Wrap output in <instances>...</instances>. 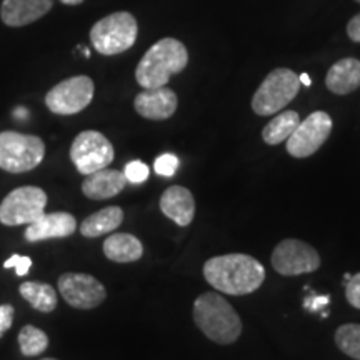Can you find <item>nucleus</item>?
<instances>
[{
	"label": "nucleus",
	"mask_w": 360,
	"mask_h": 360,
	"mask_svg": "<svg viewBox=\"0 0 360 360\" xmlns=\"http://www.w3.org/2000/svg\"><path fill=\"white\" fill-rule=\"evenodd\" d=\"M19 292L27 302L40 312H52L57 307V294L49 283L24 282L19 287Z\"/></svg>",
	"instance_id": "22"
},
{
	"label": "nucleus",
	"mask_w": 360,
	"mask_h": 360,
	"mask_svg": "<svg viewBox=\"0 0 360 360\" xmlns=\"http://www.w3.org/2000/svg\"><path fill=\"white\" fill-rule=\"evenodd\" d=\"M193 321L205 337L220 345H231L242 334L238 314L217 292H205L193 302Z\"/></svg>",
	"instance_id": "3"
},
{
	"label": "nucleus",
	"mask_w": 360,
	"mask_h": 360,
	"mask_svg": "<svg viewBox=\"0 0 360 360\" xmlns=\"http://www.w3.org/2000/svg\"><path fill=\"white\" fill-rule=\"evenodd\" d=\"M53 0H4L0 19L8 27H24L51 12Z\"/></svg>",
	"instance_id": "15"
},
{
	"label": "nucleus",
	"mask_w": 360,
	"mask_h": 360,
	"mask_svg": "<svg viewBox=\"0 0 360 360\" xmlns=\"http://www.w3.org/2000/svg\"><path fill=\"white\" fill-rule=\"evenodd\" d=\"M13 115H15L17 119H27V117H29V112H27L25 109H17L15 112H13Z\"/></svg>",
	"instance_id": "33"
},
{
	"label": "nucleus",
	"mask_w": 360,
	"mask_h": 360,
	"mask_svg": "<svg viewBox=\"0 0 360 360\" xmlns=\"http://www.w3.org/2000/svg\"><path fill=\"white\" fill-rule=\"evenodd\" d=\"M58 292L64 300L75 309H94L105 300V287L89 274L69 272L58 278Z\"/></svg>",
	"instance_id": "12"
},
{
	"label": "nucleus",
	"mask_w": 360,
	"mask_h": 360,
	"mask_svg": "<svg viewBox=\"0 0 360 360\" xmlns=\"http://www.w3.org/2000/svg\"><path fill=\"white\" fill-rule=\"evenodd\" d=\"M179 105L177 94L169 87L159 89H143V92L137 94L134 101V107L139 115L148 120H165L175 114Z\"/></svg>",
	"instance_id": "13"
},
{
	"label": "nucleus",
	"mask_w": 360,
	"mask_h": 360,
	"mask_svg": "<svg viewBox=\"0 0 360 360\" xmlns=\"http://www.w3.org/2000/svg\"><path fill=\"white\" fill-rule=\"evenodd\" d=\"M124 175L130 184H142L148 177V167L141 160H132L125 165Z\"/></svg>",
	"instance_id": "26"
},
{
	"label": "nucleus",
	"mask_w": 360,
	"mask_h": 360,
	"mask_svg": "<svg viewBox=\"0 0 360 360\" xmlns=\"http://www.w3.org/2000/svg\"><path fill=\"white\" fill-rule=\"evenodd\" d=\"M19 345L22 354L27 357H35V355L45 352V349L49 347V337L37 327L25 326L19 334Z\"/></svg>",
	"instance_id": "23"
},
{
	"label": "nucleus",
	"mask_w": 360,
	"mask_h": 360,
	"mask_svg": "<svg viewBox=\"0 0 360 360\" xmlns=\"http://www.w3.org/2000/svg\"><path fill=\"white\" fill-rule=\"evenodd\" d=\"M103 254L114 262L129 264L142 257L143 245L137 237L130 236V233H112L103 242Z\"/></svg>",
	"instance_id": "19"
},
{
	"label": "nucleus",
	"mask_w": 360,
	"mask_h": 360,
	"mask_svg": "<svg viewBox=\"0 0 360 360\" xmlns=\"http://www.w3.org/2000/svg\"><path fill=\"white\" fill-rule=\"evenodd\" d=\"M300 124V117L295 110H285L277 117H274L270 122L265 125L262 139L269 146H277L290 137L292 132Z\"/></svg>",
	"instance_id": "21"
},
{
	"label": "nucleus",
	"mask_w": 360,
	"mask_h": 360,
	"mask_svg": "<svg viewBox=\"0 0 360 360\" xmlns=\"http://www.w3.org/2000/svg\"><path fill=\"white\" fill-rule=\"evenodd\" d=\"M345 297L352 307L360 310V272L345 282Z\"/></svg>",
	"instance_id": "27"
},
{
	"label": "nucleus",
	"mask_w": 360,
	"mask_h": 360,
	"mask_svg": "<svg viewBox=\"0 0 360 360\" xmlns=\"http://www.w3.org/2000/svg\"><path fill=\"white\" fill-rule=\"evenodd\" d=\"M272 265L281 276H300L321 267V255L312 245L297 238H285L272 252Z\"/></svg>",
	"instance_id": "11"
},
{
	"label": "nucleus",
	"mask_w": 360,
	"mask_h": 360,
	"mask_svg": "<svg viewBox=\"0 0 360 360\" xmlns=\"http://www.w3.org/2000/svg\"><path fill=\"white\" fill-rule=\"evenodd\" d=\"M299 82L302 84V85H305V87H310V85H312V80H310V77H309L307 74L299 75Z\"/></svg>",
	"instance_id": "32"
},
{
	"label": "nucleus",
	"mask_w": 360,
	"mask_h": 360,
	"mask_svg": "<svg viewBox=\"0 0 360 360\" xmlns=\"http://www.w3.org/2000/svg\"><path fill=\"white\" fill-rule=\"evenodd\" d=\"M300 90L299 77L290 69L272 70L252 98V110L257 115L267 117L277 114L294 101Z\"/></svg>",
	"instance_id": "6"
},
{
	"label": "nucleus",
	"mask_w": 360,
	"mask_h": 360,
	"mask_svg": "<svg viewBox=\"0 0 360 360\" xmlns=\"http://www.w3.org/2000/svg\"><path fill=\"white\" fill-rule=\"evenodd\" d=\"M70 159L82 175L109 167L114 160V147L105 135L97 130L80 132L70 147Z\"/></svg>",
	"instance_id": "7"
},
{
	"label": "nucleus",
	"mask_w": 360,
	"mask_h": 360,
	"mask_svg": "<svg viewBox=\"0 0 360 360\" xmlns=\"http://www.w3.org/2000/svg\"><path fill=\"white\" fill-rule=\"evenodd\" d=\"M94 80L87 75L62 80L45 96L47 109L57 115H74L82 112L94 98Z\"/></svg>",
	"instance_id": "9"
},
{
	"label": "nucleus",
	"mask_w": 360,
	"mask_h": 360,
	"mask_svg": "<svg viewBox=\"0 0 360 360\" xmlns=\"http://www.w3.org/2000/svg\"><path fill=\"white\" fill-rule=\"evenodd\" d=\"M204 277L222 294L247 295L262 285L265 269L257 259L247 254H227L207 260Z\"/></svg>",
	"instance_id": "1"
},
{
	"label": "nucleus",
	"mask_w": 360,
	"mask_h": 360,
	"mask_svg": "<svg viewBox=\"0 0 360 360\" xmlns=\"http://www.w3.org/2000/svg\"><path fill=\"white\" fill-rule=\"evenodd\" d=\"M124 220V210L120 207L112 205L105 207V209L98 210V212L92 214L87 217L80 225V233L84 237L96 238L101 236H105L112 231H115L117 227H120Z\"/></svg>",
	"instance_id": "20"
},
{
	"label": "nucleus",
	"mask_w": 360,
	"mask_h": 360,
	"mask_svg": "<svg viewBox=\"0 0 360 360\" xmlns=\"http://www.w3.org/2000/svg\"><path fill=\"white\" fill-rule=\"evenodd\" d=\"M335 344L350 359L360 360V323H344L337 328Z\"/></svg>",
	"instance_id": "24"
},
{
	"label": "nucleus",
	"mask_w": 360,
	"mask_h": 360,
	"mask_svg": "<svg viewBox=\"0 0 360 360\" xmlns=\"http://www.w3.org/2000/svg\"><path fill=\"white\" fill-rule=\"evenodd\" d=\"M160 210L180 227H187L195 215V200L192 192L182 186L169 187L160 197Z\"/></svg>",
	"instance_id": "16"
},
{
	"label": "nucleus",
	"mask_w": 360,
	"mask_h": 360,
	"mask_svg": "<svg viewBox=\"0 0 360 360\" xmlns=\"http://www.w3.org/2000/svg\"><path fill=\"white\" fill-rule=\"evenodd\" d=\"M125 184H127V179H125L124 172L105 167L90 175H85L82 192L85 197L92 200H105L119 195L124 191Z\"/></svg>",
	"instance_id": "17"
},
{
	"label": "nucleus",
	"mask_w": 360,
	"mask_h": 360,
	"mask_svg": "<svg viewBox=\"0 0 360 360\" xmlns=\"http://www.w3.org/2000/svg\"><path fill=\"white\" fill-rule=\"evenodd\" d=\"M4 267L6 269L15 267L17 276L24 277L29 274V269L32 267V259L27 257V255H12L11 259H7L6 262H4Z\"/></svg>",
	"instance_id": "28"
},
{
	"label": "nucleus",
	"mask_w": 360,
	"mask_h": 360,
	"mask_svg": "<svg viewBox=\"0 0 360 360\" xmlns=\"http://www.w3.org/2000/svg\"><path fill=\"white\" fill-rule=\"evenodd\" d=\"M47 193L39 187H19L12 191L0 204V224L15 227L29 225L44 214Z\"/></svg>",
	"instance_id": "8"
},
{
	"label": "nucleus",
	"mask_w": 360,
	"mask_h": 360,
	"mask_svg": "<svg viewBox=\"0 0 360 360\" xmlns=\"http://www.w3.org/2000/svg\"><path fill=\"white\" fill-rule=\"evenodd\" d=\"M328 302H330V297L328 295H319L310 290V295L304 299V309L309 310V312H319V310L327 307Z\"/></svg>",
	"instance_id": "29"
},
{
	"label": "nucleus",
	"mask_w": 360,
	"mask_h": 360,
	"mask_svg": "<svg viewBox=\"0 0 360 360\" xmlns=\"http://www.w3.org/2000/svg\"><path fill=\"white\" fill-rule=\"evenodd\" d=\"M139 34L137 20L129 12H114L90 29V42L102 56H117L129 51Z\"/></svg>",
	"instance_id": "4"
},
{
	"label": "nucleus",
	"mask_w": 360,
	"mask_h": 360,
	"mask_svg": "<svg viewBox=\"0 0 360 360\" xmlns=\"http://www.w3.org/2000/svg\"><path fill=\"white\" fill-rule=\"evenodd\" d=\"M332 132V119L327 112L317 110L302 120L287 139V152L295 159L314 155Z\"/></svg>",
	"instance_id": "10"
},
{
	"label": "nucleus",
	"mask_w": 360,
	"mask_h": 360,
	"mask_svg": "<svg viewBox=\"0 0 360 360\" xmlns=\"http://www.w3.org/2000/svg\"><path fill=\"white\" fill-rule=\"evenodd\" d=\"M13 322V307L11 304H4L0 305V337H4V334L12 327Z\"/></svg>",
	"instance_id": "30"
},
{
	"label": "nucleus",
	"mask_w": 360,
	"mask_h": 360,
	"mask_svg": "<svg viewBox=\"0 0 360 360\" xmlns=\"http://www.w3.org/2000/svg\"><path fill=\"white\" fill-rule=\"evenodd\" d=\"M45 155V143L37 135L7 130L0 132V169L11 174L29 172Z\"/></svg>",
	"instance_id": "5"
},
{
	"label": "nucleus",
	"mask_w": 360,
	"mask_h": 360,
	"mask_svg": "<svg viewBox=\"0 0 360 360\" xmlns=\"http://www.w3.org/2000/svg\"><path fill=\"white\" fill-rule=\"evenodd\" d=\"M60 2L65 4V6H80L84 0H60Z\"/></svg>",
	"instance_id": "34"
},
{
	"label": "nucleus",
	"mask_w": 360,
	"mask_h": 360,
	"mask_svg": "<svg viewBox=\"0 0 360 360\" xmlns=\"http://www.w3.org/2000/svg\"><path fill=\"white\" fill-rule=\"evenodd\" d=\"M179 169V157L174 154H162L154 162L155 174L162 175V177H172Z\"/></svg>",
	"instance_id": "25"
},
{
	"label": "nucleus",
	"mask_w": 360,
	"mask_h": 360,
	"mask_svg": "<svg viewBox=\"0 0 360 360\" xmlns=\"http://www.w3.org/2000/svg\"><path fill=\"white\" fill-rule=\"evenodd\" d=\"M327 89L337 96H347L360 87V60L354 57L342 58L327 72Z\"/></svg>",
	"instance_id": "18"
},
{
	"label": "nucleus",
	"mask_w": 360,
	"mask_h": 360,
	"mask_svg": "<svg viewBox=\"0 0 360 360\" xmlns=\"http://www.w3.org/2000/svg\"><path fill=\"white\" fill-rule=\"evenodd\" d=\"M42 360H56V359H42Z\"/></svg>",
	"instance_id": "36"
},
{
	"label": "nucleus",
	"mask_w": 360,
	"mask_h": 360,
	"mask_svg": "<svg viewBox=\"0 0 360 360\" xmlns=\"http://www.w3.org/2000/svg\"><path fill=\"white\" fill-rule=\"evenodd\" d=\"M355 2H359V4H360V0H355Z\"/></svg>",
	"instance_id": "37"
},
{
	"label": "nucleus",
	"mask_w": 360,
	"mask_h": 360,
	"mask_svg": "<svg viewBox=\"0 0 360 360\" xmlns=\"http://www.w3.org/2000/svg\"><path fill=\"white\" fill-rule=\"evenodd\" d=\"M350 277H352V276H350V274H345V276H344V281H345V282H347Z\"/></svg>",
	"instance_id": "35"
},
{
	"label": "nucleus",
	"mask_w": 360,
	"mask_h": 360,
	"mask_svg": "<svg viewBox=\"0 0 360 360\" xmlns=\"http://www.w3.org/2000/svg\"><path fill=\"white\" fill-rule=\"evenodd\" d=\"M188 64V52L180 40L167 37L152 45L135 69V80L142 89L165 87L170 77Z\"/></svg>",
	"instance_id": "2"
},
{
	"label": "nucleus",
	"mask_w": 360,
	"mask_h": 360,
	"mask_svg": "<svg viewBox=\"0 0 360 360\" xmlns=\"http://www.w3.org/2000/svg\"><path fill=\"white\" fill-rule=\"evenodd\" d=\"M77 231V220L67 212L42 214L35 222L27 225L25 238L29 242L64 238Z\"/></svg>",
	"instance_id": "14"
},
{
	"label": "nucleus",
	"mask_w": 360,
	"mask_h": 360,
	"mask_svg": "<svg viewBox=\"0 0 360 360\" xmlns=\"http://www.w3.org/2000/svg\"><path fill=\"white\" fill-rule=\"evenodd\" d=\"M347 35L354 42H360V13L354 15L347 24Z\"/></svg>",
	"instance_id": "31"
}]
</instances>
